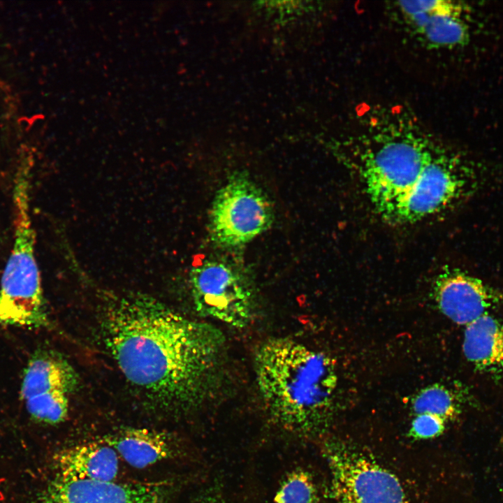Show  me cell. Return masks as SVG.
Here are the masks:
<instances>
[{"instance_id":"obj_1","label":"cell","mask_w":503,"mask_h":503,"mask_svg":"<svg viewBox=\"0 0 503 503\" xmlns=\"http://www.w3.org/2000/svg\"><path fill=\"white\" fill-rule=\"evenodd\" d=\"M99 325L125 378L159 409L195 410L217 389L226 340L216 326L140 294L105 300Z\"/></svg>"},{"instance_id":"obj_2","label":"cell","mask_w":503,"mask_h":503,"mask_svg":"<svg viewBox=\"0 0 503 503\" xmlns=\"http://www.w3.org/2000/svg\"><path fill=\"white\" fill-rule=\"evenodd\" d=\"M257 388L279 428L300 437L325 432L333 414L337 376L333 360L289 337L263 341L254 357Z\"/></svg>"},{"instance_id":"obj_3","label":"cell","mask_w":503,"mask_h":503,"mask_svg":"<svg viewBox=\"0 0 503 503\" xmlns=\"http://www.w3.org/2000/svg\"><path fill=\"white\" fill-rule=\"evenodd\" d=\"M413 123L391 122L354 144L363 188L384 219L420 178L436 147Z\"/></svg>"},{"instance_id":"obj_4","label":"cell","mask_w":503,"mask_h":503,"mask_svg":"<svg viewBox=\"0 0 503 503\" xmlns=\"http://www.w3.org/2000/svg\"><path fill=\"white\" fill-rule=\"evenodd\" d=\"M485 180L476 166L436 145L420 178L385 219L413 223L454 208L476 195Z\"/></svg>"},{"instance_id":"obj_5","label":"cell","mask_w":503,"mask_h":503,"mask_svg":"<svg viewBox=\"0 0 503 503\" xmlns=\"http://www.w3.org/2000/svg\"><path fill=\"white\" fill-rule=\"evenodd\" d=\"M274 218L273 205L266 194L248 173L237 171L214 196L208 230L217 245L234 249L268 230Z\"/></svg>"},{"instance_id":"obj_6","label":"cell","mask_w":503,"mask_h":503,"mask_svg":"<svg viewBox=\"0 0 503 503\" xmlns=\"http://www.w3.org/2000/svg\"><path fill=\"white\" fill-rule=\"evenodd\" d=\"M190 284L193 303L201 316L239 329L250 323L255 290L240 263L228 257H208L192 269Z\"/></svg>"},{"instance_id":"obj_7","label":"cell","mask_w":503,"mask_h":503,"mask_svg":"<svg viewBox=\"0 0 503 503\" xmlns=\"http://www.w3.org/2000/svg\"><path fill=\"white\" fill-rule=\"evenodd\" d=\"M329 503H407L398 477L374 459L341 442H328Z\"/></svg>"},{"instance_id":"obj_8","label":"cell","mask_w":503,"mask_h":503,"mask_svg":"<svg viewBox=\"0 0 503 503\" xmlns=\"http://www.w3.org/2000/svg\"><path fill=\"white\" fill-rule=\"evenodd\" d=\"M162 483L96 481L55 476L34 503H166Z\"/></svg>"},{"instance_id":"obj_9","label":"cell","mask_w":503,"mask_h":503,"mask_svg":"<svg viewBox=\"0 0 503 503\" xmlns=\"http://www.w3.org/2000/svg\"><path fill=\"white\" fill-rule=\"evenodd\" d=\"M432 296L439 311L467 326L503 300V293L458 268H446L436 277Z\"/></svg>"},{"instance_id":"obj_10","label":"cell","mask_w":503,"mask_h":503,"mask_svg":"<svg viewBox=\"0 0 503 503\" xmlns=\"http://www.w3.org/2000/svg\"><path fill=\"white\" fill-rule=\"evenodd\" d=\"M397 8L420 39L431 48H451L469 40L467 25L460 19L462 8L451 1H400Z\"/></svg>"},{"instance_id":"obj_11","label":"cell","mask_w":503,"mask_h":503,"mask_svg":"<svg viewBox=\"0 0 503 503\" xmlns=\"http://www.w3.org/2000/svg\"><path fill=\"white\" fill-rule=\"evenodd\" d=\"M54 464L56 475L68 479L114 481L119 470L116 451L101 442L65 449L56 455Z\"/></svg>"},{"instance_id":"obj_12","label":"cell","mask_w":503,"mask_h":503,"mask_svg":"<svg viewBox=\"0 0 503 503\" xmlns=\"http://www.w3.org/2000/svg\"><path fill=\"white\" fill-rule=\"evenodd\" d=\"M462 351L479 372L503 378V319L486 314L465 326Z\"/></svg>"},{"instance_id":"obj_13","label":"cell","mask_w":503,"mask_h":503,"mask_svg":"<svg viewBox=\"0 0 503 503\" xmlns=\"http://www.w3.org/2000/svg\"><path fill=\"white\" fill-rule=\"evenodd\" d=\"M78 375L60 353L39 350L29 360L21 386L24 400L38 395H70L78 386Z\"/></svg>"},{"instance_id":"obj_14","label":"cell","mask_w":503,"mask_h":503,"mask_svg":"<svg viewBox=\"0 0 503 503\" xmlns=\"http://www.w3.org/2000/svg\"><path fill=\"white\" fill-rule=\"evenodd\" d=\"M104 442L136 468H145L171 458L173 440L164 432L147 428H127L107 437Z\"/></svg>"},{"instance_id":"obj_15","label":"cell","mask_w":503,"mask_h":503,"mask_svg":"<svg viewBox=\"0 0 503 503\" xmlns=\"http://www.w3.org/2000/svg\"><path fill=\"white\" fill-rule=\"evenodd\" d=\"M411 408L415 415L430 414L446 422L454 419L460 412L453 393L439 384L428 386L418 392L411 399Z\"/></svg>"},{"instance_id":"obj_16","label":"cell","mask_w":503,"mask_h":503,"mask_svg":"<svg viewBox=\"0 0 503 503\" xmlns=\"http://www.w3.org/2000/svg\"><path fill=\"white\" fill-rule=\"evenodd\" d=\"M318 492L312 475L297 469L285 476L277 489L275 503H318Z\"/></svg>"},{"instance_id":"obj_17","label":"cell","mask_w":503,"mask_h":503,"mask_svg":"<svg viewBox=\"0 0 503 503\" xmlns=\"http://www.w3.org/2000/svg\"><path fill=\"white\" fill-rule=\"evenodd\" d=\"M68 395L61 393L38 395L24 401L29 415L45 424H58L67 418Z\"/></svg>"},{"instance_id":"obj_18","label":"cell","mask_w":503,"mask_h":503,"mask_svg":"<svg viewBox=\"0 0 503 503\" xmlns=\"http://www.w3.org/2000/svg\"><path fill=\"white\" fill-rule=\"evenodd\" d=\"M445 423L444 420L433 414H420L415 415L410 426L409 435L417 439L436 437L444 432Z\"/></svg>"},{"instance_id":"obj_19","label":"cell","mask_w":503,"mask_h":503,"mask_svg":"<svg viewBox=\"0 0 503 503\" xmlns=\"http://www.w3.org/2000/svg\"><path fill=\"white\" fill-rule=\"evenodd\" d=\"M194 503H226L218 493L205 492L201 494Z\"/></svg>"}]
</instances>
